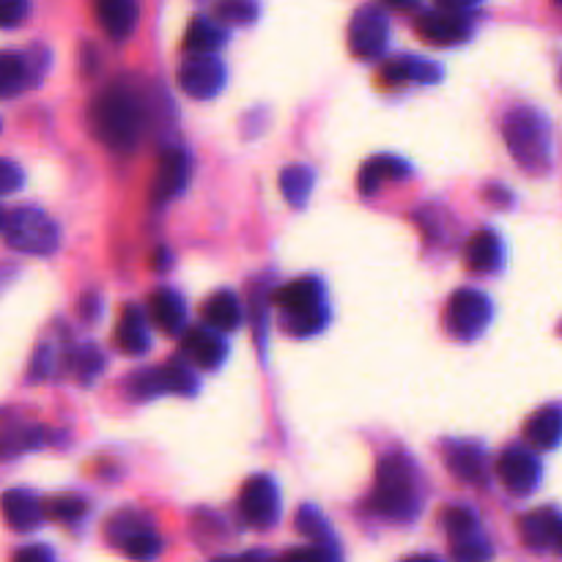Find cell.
<instances>
[{"mask_svg":"<svg viewBox=\"0 0 562 562\" xmlns=\"http://www.w3.org/2000/svg\"><path fill=\"white\" fill-rule=\"evenodd\" d=\"M89 124L94 138L118 154L138 149L146 127L144 102L133 89L113 83L94 96L89 111Z\"/></svg>","mask_w":562,"mask_h":562,"instance_id":"cell-1","label":"cell"},{"mask_svg":"<svg viewBox=\"0 0 562 562\" xmlns=\"http://www.w3.org/2000/svg\"><path fill=\"white\" fill-rule=\"evenodd\" d=\"M370 505L379 516L409 521L420 511L417 467L401 452L381 458L376 469V489Z\"/></svg>","mask_w":562,"mask_h":562,"instance_id":"cell-2","label":"cell"},{"mask_svg":"<svg viewBox=\"0 0 562 562\" xmlns=\"http://www.w3.org/2000/svg\"><path fill=\"white\" fill-rule=\"evenodd\" d=\"M502 135L507 140L513 160L529 173H546L551 165V135L549 124L535 107H516L505 118Z\"/></svg>","mask_w":562,"mask_h":562,"instance_id":"cell-3","label":"cell"},{"mask_svg":"<svg viewBox=\"0 0 562 562\" xmlns=\"http://www.w3.org/2000/svg\"><path fill=\"white\" fill-rule=\"evenodd\" d=\"M272 302L283 310V330L294 337H308L324 330V288L313 277L286 283L272 294Z\"/></svg>","mask_w":562,"mask_h":562,"instance_id":"cell-4","label":"cell"},{"mask_svg":"<svg viewBox=\"0 0 562 562\" xmlns=\"http://www.w3.org/2000/svg\"><path fill=\"white\" fill-rule=\"evenodd\" d=\"M3 237L14 250L31 255H50L58 248V228L45 211L14 209L3 217Z\"/></svg>","mask_w":562,"mask_h":562,"instance_id":"cell-5","label":"cell"},{"mask_svg":"<svg viewBox=\"0 0 562 562\" xmlns=\"http://www.w3.org/2000/svg\"><path fill=\"white\" fill-rule=\"evenodd\" d=\"M491 321V302L474 288H461L445 308V326L458 341H474Z\"/></svg>","mask_w":562,"mask_h":562,"instance_id":"cell-6","label":"cell"},{"mask_svg":"<svg viewBox=\"0 0 562 562\" xmlns=\"http://www.w3.org/2000/svg\"><path fill=\"white\" fill-rule=\"evenodd\" d=\"M239 511H242L244 521L255 529L272 527L280 516V494H277L275 480L266 474H255L242 485L239 494Z\"/></svg>","mask_w":562,"mask_h":562,"instance_id":"cell-7","label":"cell"},{"mask_svg":"<svg viewBox=\"0 0 562 562\" xmlns=\"http://www.w3.org/2000/svg\"><path fill=\"white\" fill-rule=\"evenodd\" d=\"M222 83H226V67L220 64V58H215V53L190 56L179 72V85L184 89V94L195 96V100H211L222 89Z\"/></svg>","mask_w":562,"mask_h":562,"instance_id":"cell-8","label":"cell"},{"mask_svg":"<svg viewBox=\"0 0 562 562\" xmlns=\"http://www.w3.org/2000/svg\"><path fill=\"white\" fill-rule=\"evenodd\" d=\"M348 45L359 58H376L387 47V18L381 9L363 7L348 25Z\"/></svg>","mask_w":562,"mask_h":562,"instance_id":"cell-9","label":"cell"},{"mask_svg":"<svg viewBox=\"0 0 562 562\" xmlns=\"http://www.w3.org/2000/svg\"><path fill=\"white\" fill-rule=\"evenodd\" d=\"M417 34L428 45L456 47L463 45L472 36V20L461 12H445V9H439V12L423 14L417 20Z\"/></svg>","mask_w":562,"mask_h":562,"instance_id":"cell-10","label":"cell"},{"mask_svg":"<svg viewBox=\"0 0 562 562\" xmlns=\"http://www.w3.org/2000/svg\"><path fill=\"white\" fill-rule=\"evenodd\" d=\"M502 485L511 494H532L540 483V463L532 452L521 450V447H511L502 452L500 463H496Z\"/></svg>","mask_w":562,"mask_h":562,"instance_id":"cell-11","label":"cell"},{"mask_svg":"<svg viewBox=\"0 0 562 562\" xmlns=\"http://www.w3.org/2000/svg\"><path fill=\"white\" fill-rule=\"evenodd\" d=\"M135 395L149 398L160 395V392H179V395H193L195 387H198V379L193 376V370L184 368V365L168 363L165 368L160 370H146L138 379L133 381Z\"/></svg>","mask_w":562,"mask_h":562,"instance_id":"cell-12","label":"cell"},{"mask_svg":"<svg viewBox=\"0 0 562 562\" xmlns=\"http://www.w3.org/2000/svg\"><path fill=\"white\" fill-rule=\"evenodd\" d=\"M107 532L113 535V543L122 549V554L133 557V560H149V557L160 554V538L138 518L127 521V516H116Z\"/></svg>","mask_w":562,"mask_h":562,"instance_id":"cell-13","label":"cell"},{"mask_svg":"<svg viewBox=\"0 0 562 562\" xmlns=\"http://www.w3.org/2000/svg\"><path fill=\"white\" fill-rule=\"evenodd\" d=\"M190 179V157L182 149H168L160 157V165H157L154 176V200L157 204H168L171 198L182 195V190L187 187Z\"/></svg>","mask_w":562,"mask_h":562,"instance_id":"cell-14","label":"cell"},{"mask_svg":"<svg viewBox=\"0 0 562 562\" xmlns=\"http://www.w3.org/2000/svg\"><path fill=\"white\" fill-rule=\"evenodd\" d=\"M94 14L102 31L116 42L133 36L135 25H138V3L135 0H94Z\"/></svg>","mask_w":562,"mask_h":562,"instance_id":"cell-15","label":"cell"},{"mask_svg":"<svg viewBox=\"0 0 562 562\" xmlns=\"http://www.w3.org/2000/svg\"><path fill=\"white\" fill-rule=\"evenodd\" d=\"M182 348L198 368H215V365H220V359L228 354V346L220 337V330H215V326L209 324L200 326V330H190L187 335H184Z\"/></svg>","mask_w":562,"mask_h":562,"instance_id":"cell-16","label":"cell"},{"mask_svg":"<svg viewBox=\"0 0 562 562\" xmlns=\"http://www.w3.org/2000/svg\"><path fill=\"white\" fill-rule=\"evenodd\" d=\"M47 505H42L31 491H7L3 494V516H7V524L12 529H20V532H31L42 524L45 518Z\"/></svg>","mask_w":562,"mask_h":562,"instance_id":"cell-17","label":"cell"},{"mask_svg":"<svg viewBox=\"0 0 562 562\" xmlns=\"http://www.w3.org/2000/svg\"><path fill=\"white\" fill-rule=\"evenodd\" d=\"M445 461L452 478L461 480V483H485V452L478 445H472V441H458V445L447 447Z\"/></svg>","mask_w":562,"mask_h":562,"instance_id":"cell-18","label":"cell"},{"mask_svg":"<svg viewBox=\"0 0 562 562\" xmlns=\"http://www.w3.org/2000/svg\"><path fill=\"white\" fill-rule=\"evenodd\" d=\"M524 439L532 450H551L562 441V409L543 406L524 423Z\"/></svg>","mask_w":562,"mask_h":562,"instance_id":"cell-19","label":"cell"},{"mask_svg":"<svg viewBox=\"0 0 562 562\" xmlns=\"http://www.w3.org/2000/svg\"><path fill=\"white\" fill-rule=\"evenodd\" d=\"M412 173V168L401 160V157L392 154H379L374 160H368L359 171L357 187L363 195L379 193V187L385 182H398V179H406Z\"/></svg>","mask_w":562,"mask_h":562,"instance_id":"cell-20","label":"cell"},{"mask_svg":"<svg viewBox=\"0 0 562 562\" xmlns=\"http://www.w3.org/2000/svg\"><path fill=\"white\" fill-rule=\"evenodd\" d=\"M149 313L151 324L165 335H179L184 330V321H187V308H184L182 297L173 294L171 288H160V291L151 294Z\"/></svg>","mask_w":562,"mask_h":562,"instance_id":"cell-21","label":"cell"},{"mask_svg":"<svg viewBox=\"0 0 562 562\" xmlns=\"http://www.w3.org/2000/svg\"><path fill=\"white\" fill-rule=\"evenodd\" d=\"M560 521L562 516L554 511V507H540V511H532L527 513V516H521V521H518V532H521L524 543H527L529 549H549V546H554Z\"/></svg>","mask_w":562,"mask_h":562,"instance_id":"cell-22","label":"cell"},{"mask_svg":"<svg viewBox=\"0 0 562 562\" xmlns=\"http://www.w3.org/2000/svg\"><path fill=\"white\" fill-rule=\"evenodd\" d=\"M441 74V69L436 64L428 61H414V58H401V61H392L381 69V83L387 89H403L409 83H436Z\"/></svg>","mask_w":562,"mask_h":562,"instance_id":"cell-23","label":"cell"},{"mask_svg":"<svg viewBox=\"0 0 562 562\" xmlns=\"http://www.w3.org/2000/svg\"><path fill=\"white\" fill-rule=\"evenodd\" d=\"M463 261L472 272L478 275H491L502 266V244L500 237L494 231H478L467 242V253H463Z\"/></svg>","mask_w":562,"mask_h":562,"instance_id":"cell-24","label":"cell"},{"mask_svg":"<svg viewBox=\"0 0 562 562\" xmlns=\"http://www.w3.org/2000/svg\"><path fill=\"white\" fill-rule=\"evenodd\" d=\"M116 343L124 354H138L149 352V324L144 319L140 308H124L122 321L116 326Z\"/></svg>","mask_w":562,"mask_h":562,"instance_id":"cell-25","label":"cell"},{"mask_svg":"<svg viewBox=\"0 0 562 562\" xmlns=\"http://www.w3.org/2000/svg\"><path fill=\"white\" fill-rule=\"evenodd\" d=\"M200 313H204L206 324L215 326V330L220 332H233L239 326V321H242V308H239L237 297H233L231 291H217L215 297L204 305Z\"/></svg>","mask_w":562,"mask_h":562,"instance_id":"cell-26","label":"cell"},{"mask_svg":"<svg viewBox=\"0 0 562 562\" xmlns=\"http://www.w3.org/2000/svg\"><path fill=\"white\" fill-rule=\"evenodd\" d=\"M226 42L222 31L217 28L211 20L198 18L190 23L187 34H184V56H209V53H217V47Z\"/></svg>","mask_w":562,"mask_h":562,"instance_id":"cell-27","label":"cell"},{"mask_svg":"<svg viewBox=\"0 0 562 562\" xmlns=\"http://www.w3.org/2000/svg\"><path fill=\"white\" fill-rule=\"evenodd\" d=\"M28 80L31 74L25 58L14 56V53H7L0 58V91H3V96L20 94L28 85Z\"/></svg>","mask_w":562,"mask_h":562,"instance_id":"cell-28","label":"cell"},{"mask_svg":"<svg viewBox=\"0 0 562 562\" xmlns=\"http://www.w3.org/2000/svg\"><path fill=\"white\" fill-rule=\"evenodd\" d=\"M280 187H283V195L288 198V204L302 206L305 200H308L310 187H313V173H310L305 165L286 168L280 176Z\"/></svg>","mask_w":562,"mask_h":562,"instance_id":"cell-29","label":"cell"},{"mask_svg":"<svg viewBox=\"0 0 562 562\" xmlns=\"http://www.w3.org/2000/svg\"><path fill=\"white\" fill-rule=\"evenodd\" d=\"M215 14L220 23L248 25L259 18V3L255 0H217Z\"/></svg>","mask_w":562,"mask_h":562,"instance_id":"cell-30","label":"cell"},{"mask_svg":"<svg viewBox=\"0 0 562 562\" xmlns=\"http://www.w3.org/2000/svg\"><path fill=\"white\" fill-rule=\"evenodd\" d=\"M294 527H297V532L302 535V538H308L310 543H326V538H330V529H326L324 518H321V513L316 511L313 505L299 507L297 518H294Z\"/></svg>","mask_w":562,"mask_h":562,"instance_id":"cell-31","label":"cell"},{"mask_svg":"<svg viewBox=\"0 0 562 562\" xmlns=\"http://www.w3.org/2000/svg\"><path fill=\"white\" fill-rule=\"evenodd\" d=\"M441 527L450 535V540L463 538V535L478 532V516H474V511H469V507H447V511L441 513Z\"/></svg>","mask_w":562,"mask_h":562,"instance_id":"cell-32","label":"cell"},{"mask_svg":"<svg viewBox=\"0 0 562 562\" xmlns=\"http://www.w3.org/2000/svg\"><path fill=\"white\" fill-rule=\"evenodd\" d=\"M450 554L456 560H485L491 557V546L485 543V538L480 532L463 535V538L450 540Z\"/></svg>","mask_w":562,"mask_h":562,"instance_id":"cell-33","label":"cell"},{"mask_svg":"<svg viewBox=\"0 0 562 562\" xmlns=\"http://www.w3.org/2000/svg\"><path fill=\"white\" fill-rule=\"evenodd\" d=\"M83 511L85 502H80L78 496H61V500L47 505V513H50L53 518H58V521H72V518L83 516Z\"/></svg>","mask_w":562,"mask_h":562,"instance_id":"cell-34","label":"cell"},{"mask_svg":"<svg viewBox=\"0 0 562 562\" xmlns=\"http://www.w3.org/2000/svg\"><path fill=\"white\" fill-rule=\"evenodd\" d=\"M28 14V0H0V23L3 28H14Z\"/></svg>","mask_w":562,"mask_h":562,"instance_id":"cell-35","label":"cell"},{"mask_svg":"<svg viewBox=\"0 0 562 562\" xmlns=\"http://www.w3.org/2000/svg\"><path fill=\"white\" fill-rule=\"evenodd\" d=\"M14 560L18 562H45V560H53V551L45 549V546H34V549H23L14 554Z\"/></svg>","mask_w":562,"mask_h":562,"instance_id":"cell-36","label":"cell"},{"mask_svg":"<svg viewBox=\"0 0 562 562\" xmlns=\"http://www.w3.org/2000/svg\"><path fill=\"white\" fill-rule=\"evenodd\" d=\"M23 182V173H18V168L12 165V162H3V179H0V187H3V193H14V187Z\"/></svg>","mask_w":562,"mask_h":562,"instance_id":"cell-37","label":"cell"},{"mask_svg":"<svg viewBox=\"0 0 562 562\" xmlns=\"http://www.w3.org/2000/svg\"><path fill=\"white\" fill-rule=\"evenodd\" d=\"M480 0H436V7L445 9V12H461V14H467L469 9H474Z\"/></svg>","mask_w":562,"mask_h":562,"instance_id":"cell-38","label":"cell"},{"mask_svg":"<svg viewBox=\"0 0 562 562\" xmlns=\"http://www.w3.org/2000/svg\"><path fill=\"white\" fill-rule=\"evenodd\" d=\"M385 3L395 12H412V9H417L420 0H385Z\"/></svg>","mask_w":562,"mask_h":562,"instance_id":"cell-39","label":"cell"},{"mask_svg":"<svg viewBox=\"0 0 562 562\" xmlns=\"http://www.w3.org/2000/svg\"><path fill=\"white\" fill-rule=\"evenodd\" d=\"M157 269H165V266H168V248H157Z\"/></svg>","mask_w":562,"mask_h":562,"instance_id":"cell-40","label":"cell"},{"mask_svg":"<svg viewBox=\"0 0 562 562\" xmlns=\"http://www.w3.org/2000/svg\"><path fill=\"white\" fill-rule=\"evenodd\" d=\"M554 551H557V554H562V521H560V529H557V538H554Z\"/></svg>","mask_w":562,"mask_h":562,"instance_id":"cell-41","label":"cell"},{"mask_svg":"<svg viewBox=\"0 0 562 562\" xmlns=\"http://www.w3.org/2000/svg\"><path fill=\"white\" fill-rule=\"evenodd\" d=\"M554 3H557V7H562V0H554Z\"/></svg>","mask_w":562,"mask_h":562,"instance_id":"cell-42","label":"cell"}]
</instances>
